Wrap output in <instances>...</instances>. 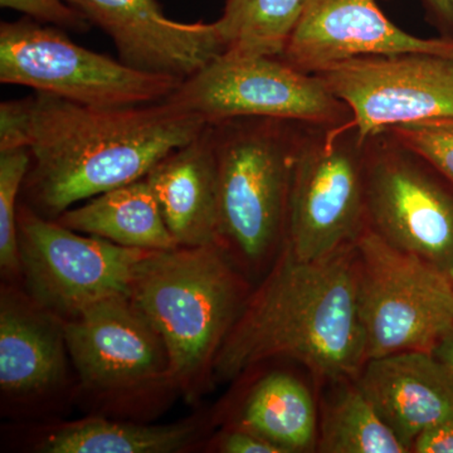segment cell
Masks as SVG:
<instances>
[{
	"label": "cell",
	"mask_w": 453,
	"mask_h": 453,
	"mask_svg": "<svg viewBox=\"0 0 453 453\" xmlns=\"http://www.w3.org/2000/svg\"><path fill=\"white\" fill-rule=\"evenodd\" d=\"M26 101L23 146L31 151V165L20 201L49 219L145 178L207 125L168 100L103 109L35 92Z\"/></svg>",
	"instance_id": "1"
},
{
	"label": "cell",
	"mask_w": 453,
	"mask_h": 453,
	"mask_svg": "<svg viewBox=\"0 0 453 453\" xmlns=\"http://www.w3.org/2000/svg\"><path fill=\"white\" fill-rule=\"evenodd\" d=\"M273 357L303 363L326 381L357 377L366 356L354 243L316 259L283 244L220 348L214 384Z\"/></svg>",
	"instance_id": "2"
},
{
	"label": "cell",
	"mask_w": 453,
	"mask_h": 453,
	"mask_svg": "<svg viewBox=\"0 0 453 453\" xmlns=\"http://www.w3.org/2000/svg\"><path fill=\"white\" fill-rule=\"evenodd\" d=\"M251 291L219 244L151 251L140 262L130 300L162 336L189 403L214 386L217 356Z\"/></svg>",
	"instance_id": "3"
},
{
	"label": "cell",
	"mask_w": 453,
	"mask_h": 453,
	"mask_svg": "<svg viewBox=\"0 0 453 453\" xmlns=\"http://www.w3.org/2000/svg\"><path fill=\"white\" fill-rule=\"evenodd\" d=\"M211 125L219 173L217 244L249 279L265 275L285 242L303 125L261 118Z\"/></svg>",
	"instance_id": "4"
},
{
	"label": "cell",
	"mask_w": 453,
	"mask_h": 453,
	"mask_svg": "<svg viewBox=\"0 0 453 453\" xmlns=\"http://www.w3.org/2000/svg\"><path fill=\"white\" fill-rule=\"evenodd\" d=\"M65 334L77 393L98 413L142 421L180 395L165 342L129 295L67 319Z\"/></svg>",
	"instance_id": "5"
},
{
	"label": "cell",
	"mask_w": 453,
	"mask_h": 453,
	"mask_svg": "<svg viewBox=\"0 0 453 453\" xmlns=\"http://www.w3.org/2000/svg\"><path fill=\"white\" fill-rule=\"evenodd\" d=\"M67 33L28 17L2 22L0 82L103 109L160 103L183 82L85 49Z\"/></svg>",
	"instance_id": "6"
},
{
	"label": "cell",
	"mask_w": 453,
	"mask_h": 453,
	"mask_svg": "<svg viewBox=\"0 0 453 453\" xmlns=\"http://www.w3.org/2000/svg\"><path fill=\"white\" fill-rule=\"evenodd\" d=\"M354 246L366 360L396 351L434 350L453 326L449 273L395 249L369 226Z\"/></svg>",
	"instance_id": "7"
},
{
	"label": "cell",
	"mask_w": 453,
	"mask_h": 453,
	"mask_svg": "<svg viewBox=\"0 0 453 453\" xmlns=\"http://www.w3.org/2000/svg\"><path fill=\"white\" fill-rule=\"evenodd\" d=\"M365 148L348 124L301 127L283 242L297 257L329 255L356 242L368 226Z\"/></svg>",
	"instance_id": "8"
},
{
	"label": "cell",
	"mask_w": 453,
	"mask_h": 453,
	"mask_svg": "<svg viewBox=\"0 0 453 453\" xmlns=\"http://www.w3.org/2000/svg\"><path fill=\"white\" fill-rule=\"evenodd\" d=\"M166 100L207 124L261 118L338 127L351 120L349 107L320 77L275 56L223 53L183 80Z\"/></svg>",
	"instance_id": "9"
},
{
	"label": "cell",
	"mask_w": 453,
	"mask_h": 453,
	"mask_svg": "<svg viewBox=\"0 0 453 453\" xmlns=\"http://www.w3.org/2000/svg\"><path fill=\"white\" fill-rule=\"evenodd\" d=\"M22 283L44 308L67 320L98 301L129 295L140 262L150 250L82 235L18 203Z\"/></svg>",
	"instance_id": "10"
},
{
	"label": "cell",
	"mask_w": 453,
	"mask_h": 453,
	"mask_svg": "<svg viewBox=\"0 0 453 453\" xmlns=\"http://www.w3.org/2000/svg\"><path fill=\"white\" fill-rule=\"evenodd\" d=\"M365 204L386 242L451 270L453 186L386 131L366 140Z\"/></svg>",
	"instance_id": "11"
},
{
	"label": "cell",
	"mask_w": 453,
	"mask_h": 453,
	"mask_svg": "<svg viewBox=\"0 0 453 453\" xmlns=\"http://www.w3.org/2000/svg\"><path fill=\"white\" fill-rule=\"evenodd\" d=\"M315 74L349 107L363 142L396 125L453 118L452 56L357 57Z\"/></svg>",
	"instance_id": "12"
},
{
	"label": "cell",
	"mask_w": 453,
	"mask_h": 453,
	"mask_svg": "<svg viewBox=\"0 0 453 453\" xmlns=\"http://www.w3.org/2000/svg\"><path fill=\"white\" fill-rule=\"evenodd\" d=\"M65 320L33 299L20 283L0 288V392L3 408L19 414L76 393Z\"/></svg>",
	"instance_id": "13"
},
{
	"label": "cell",
	"mask_w": 453,
	"mask_h": 453,
	"mask_svg": "<svg viewBox=\"0 0 453 453\" xmlns=\"http://www.w3.org/2000/svg\"><path fill=\"white\" fill-rule=\"evenodd\" d=\"M381 0H306L280 58L315 74L357 57L423 52L453 57V38H421L395 25Z\"/></svg>",
	"instance_id": "14"
},
{
	"label": "cell",
	"mask_w": 453,
	"mask_h": 453,
	"mask_svg": "<svg viewBox=\"0 0 453 453\" xmlns=\"http://www.w3.org/2000/svg\"><path fill=\"white\" fill-rule=\"evenodd\" d=\"M65 2L111 38L120 61L139 70L186 80L226 50L217 20L177 22L157 0Z\"/></svg>",
	"instance_id": "15"
},
{
	"label": "cell",
	"mask_w": 453,
	"mask_h": 453,
	"mask_svg": "<svg viewBox=\"0 0 453 453\" xmlns=\"http://www.w3.org/2000/svg\"><path fill=\"white\" fill-rule=\"evenodd\" d=\"M356 380L410 452L426 431L453 418V380L432 351L404 350L371 357Z\"/></svg>",
	"instance_id": "16"
},
{
	"label": "cell",
	"mask_w": 453,
	"mask_h": 453,
	"mask_svg": "<svg viewBox=\"0 0 453 453\" xmlns=\"http://www.w3.org/2000/svg\"><path fill=\"white\" fill-rule=\"evenodd\" d=\"M145 180L179 247L217 244L219 173L211 124L155 164Z\"/></svg>",
	"instance_id": "17"
},
{
	"label": "cell",
	"mask_w": 453,
	"mask_h": 453,
	"mask_svg": "<svg viewBox=\"0 0 453 453\" xmlns=\"http://www.w3.org/2000/svg\"><path fill=\"white\" fill-rule=\"evenodd\" d=\"M203 438L204 426L198 417L146 425L94 416L46 426L33 449L43 453H179L196 449Z\"/></svg>",
	"instance_id": "18"
},
{
	"label": "cell",
	"mask_w": 453,
	"mask_h": 453,
	"mask_svg": "<svg viewBox=\"0 0 453 453\" xmlns=\"http://www.w3.org/2000/svg\"><path fill=\"white\" fill-rule=\"evenodd\" d=\"M55 220L80 234L131 249L168 251L179 247L145 178L94 196Z\"/></svg>",
	"instance_id": "19"
},
{
	"label": "cell",
	"mask_w": 453,
	"mask_h": 453,
	"mask_svg": "<svg viewBox=\"0 0 453 453\" xmlns=\"http://www.w3.org/2000/svg\"><path fill=\"white\" fill-rule=\"evenodd\" d=\"M231 425L280 447L283 453L316 452L319 408L309 387L288 372L259 378Z\"/></svg>",
	"instance_id": "20"
},
{
	"label": "cell",
	"mask_w": 453,
	"mask_h": 453,
	"mask_svg": "<svg viewBox=\"0 0 453 453\" xmlns=\"http://www.w3.org/2000/svg\"><path fill=\"white\" fill-rule=\"evenodd\" d=\"M329 384L332 389L319 410L316 452H410L380 418L356 378Z\"/></svg>",
	"instance_id": "21"
},
{
	"label": "cell",
	"mask_w": 453,
	"mask_h": 453,
	"mask_svg": "<svg viewBox=\"0 0 453 453\" xmlns=\"http://www.w3.org/2000/svg\"><path fill=\"white\" fill-rule=\"evenodd\" d=\"M306 0H226L217 19L226 43V53L280 57Z\"/></svg>",
	"instance_id": "22"
},
{
	"label": "cell",
	"mask_w": 453,
	"mask_h": 453,
	"mask_svg": "<svg viewBox=\"0 0 453 453\" xmlns=\"http://www.w3.org/2000/svg\"><path fill=\"white\" fill-rule=\"evenodd\" d=\"M29 165L28 148L0 150V270L5 282L22 283L17 211Z\"/></svg>",
	"instance_id": "23"
},
{
	"label": "cell",
	"mask_w": 453,
	"mask_h": 453,
	"mask_svg": "<svg viewBox=\"0 0 453 453\" xmlns=\"http://www.w3.org/2000/svg\"><path fill=\"white\" fill-rule=\"evenodd\" d=\"M386 133L437 170L453 186V118L396 125Z\"/></svg>",
	"instance_id": "24"
},
{
	"label": "cell",
	"mask_w": 453,
	"mask_h": 453,
	"mask_svg": "<svg viewBox=\"0 0 453 453\" xmlns=\"http://www.w3.org/2000/svg\"><path fill=\"white\" fill-rule=\"evenodd\" d=\"M0 5L65 32L83 35L92 27L79 11L71 7L65 0H0Z\"/></svg>",
	"instance_id": "25"
},
{
	"label": "cell",
	"mask_w": 453,
	"mask_h": 453,
	"mask_svg": "<svg viewBox=\"0 0 453 453\" xmlns=\"http://www.w3.org/2000/svg\"><path fill=\"white\" fill-rule=\"evenodd\" d=\"M214 451L222 453H283L264 437L247 429L229 425L211 440Z\"/></svg>",
	"instance_id": "26"
},
{
	"label": "cell",
	"mask_w": 453,
	"mask_h": 453,
	"mask_svg": "<svg viewBox=\"0 0 453 453\" xmlns=\"http://www.w3.org/2000/svg\"><path fill=\"white\" fill-rule=\"evenodd\" d=\"M416 453H453V418L428 429L412 446Z\"/></svg>",
	"instance_id": "27"
},
{
	"label": "cell",
	"mask_w": 453,
	"mask_h": 453,
	"mask_svg": "<svg viewBox=\"0 0 453 453\" xmlns=\"http://www.w3.org/2000/svg\"><path fill=\"white\" fill-rule=\"evenodd\" d=\"M431 25L442 37L453 38V0H422Z\"/></svg>",
	"instance_id": "28"
},
{
	"label": "cell",
	"mask_w": 453,
	"mask_h": 453,
	"mask_svg": "<svg viewBox=\"0 0 453 453\" xmlns=\"http://www.w3.org/2000/svg\"><path fill=\"white\" fill-rule=\"evenodd\" d=\"M432 353L446 366L453 380V326L441 338Z\"/></svg>",
	"instance_id": "29"
},
{
	"label": "cell",
	"mask_w": 453,
	"mask_h": 453,
	"mask_svg": "<svg viewBox=\"0 0 453 453\" xmlns=\"http://www.w3.org/2000/svg\"><path fill=\"white\" fill-rule=\"evenodd\" d=\"M449 276H451V280L453 282V267L451 268V270L449 271Z\"/></svg>",
	"instance_id": "30"
}]
</instances>
